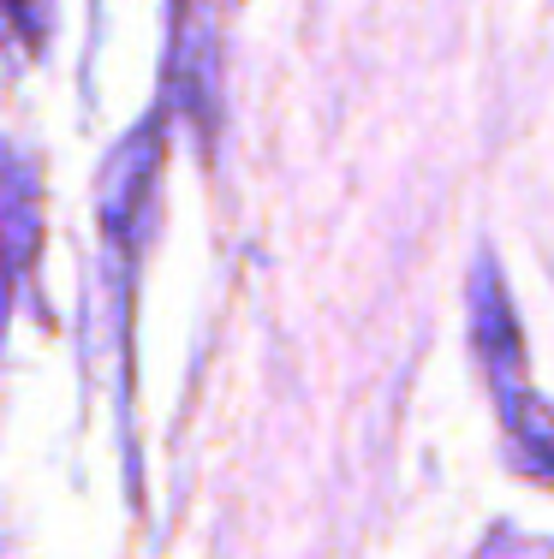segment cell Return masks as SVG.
I'll use <instances>...</instances> for the list:
<instances>
[{"label": "cell", "mask_w": 554, "mask_h": 559, "mask_svg": "<svg viewBox=\"0 0 554 559\" xmlns=\"http://www.w3.org/2000/svg\"><path fill=\"white\" fill-rule=\"evenodd\" d=\"M0 24L19 36V48L43 55L48 31H55V0H0Z\"/></svg>", "instance_id": "4"}, {"label": "cell", "mask_w": 554, "mask_h": 559, "mask_svg": "<svg viewBox=\"0 0 554 559\" xmlns=\"http://www.w3.org/2000/svg\"><path fill=\"white\" fill-rule=\"evenodd\" d=\"M31 257H36V173L19 150L0 143V328L12 316Z\"/></svg>", "instance_id": "3"}, {"label": "cell", "mask_w": 554, "mask_h": 559, "mask_svg": "<svg viewBox=\"0 0 554 559\" xmlns=\"http://www.w3.org/2000/svg\"><path fill=\"white\" fill-rule=\"evenodd\" d=\"M221 7L227 0H174V78L179 102L203 131H215V78H221Z\"/></svg>", "instance_id": "2"}, {"label": "cell", "mask_w": 554, "mask_h": 559, "mask_svg": "<svg viewBox=\"0 0 554 559\" xmlns=\"http://www.w3.org/2000/svg\"><path fill=\"white\" fill-rule=\"evenodd\" d=\"M471 334H478V357L490 369V388L495 405L507 417L512 441H519L524 476H543L549 471V411L543 399L531 393V364H524V334H519V316H512V298L500 286L495 269L478 274L471 286Z\"/></svg>", "instance_id": "1"}]
</instances>
